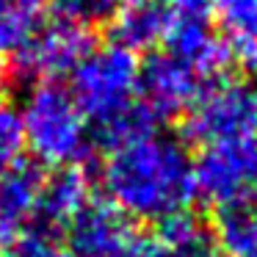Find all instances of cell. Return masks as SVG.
I'll list each match as a JSON object with an SVG mask.
<instances>
[{
  "mask_svg": "<svg viewBox=\"0 0 257 257\" xmlns=\"http://www.w3.org/2000/svg\"><path fill=\"white\" fill-rule=\"evenodd\" d=\"M116 42L127 50H141L155 42H163V34L169 28L172 12L155 6H141V3H124V9L116 12Z\"/></svg>",
  "mask_w": 257,
  "mask_h": 257,
  "instance_id": "4fadbf2b",
  "label": "cell"
},
{
  "mask_svg": "<svg viewBox=\"0 0 257 257\" xmlns=\"http://www.w3.org/2000/svg\"><path fill=\"white\" fill-rule=\"evenodd\" d=\"M139 58L133 50L122 47L119 42L89 50L80 64L72 69V94L75 105L86 119L102 127L122 116L136 105L139 94Z\"/></svg>",
  "mask_w": 257,
  "mask_h": 257,
  "instance_id": "3957f363",
  "label": "cell"
},
{
  "mask_svg": "<svg viewBox=\"0 0 257 257\" xmlns=\"http://www.w3.org/2000/svg\"><path fill=\"white\" fill-rule=\"evenodd\" d=\"M25 144L45 163L69 169L89 152V122L58 83H36L23 102Z\"/></svg>",
  "mask_w": 257,
  "mask_h": 257,
  "instance_id": "7a4b0ae2",
  "label": "cell"
},
{
  "mask_svg": "<svg viewBox=\"0 0 257 257\" xmlns=\"http://www.w3.org/2000/svg\"><path fill=\"white\" fill-rule=\"evenodd\" d=\"M69 257H97L130 243L136 229L116 205L105 199H89L69 224Z\"/></svg>",
  "mask_w": 257,
  "mask_h": 257,
  "instance_id": "ba28073f",
  "label": "cell"
},
{
  "mask_svg": "<svg viewBox=\"0 0 257 257\" xmlns=\"http://www.w3.org/2000/svg\"><path fill=\"white\" fill-rule=\"evenodd\" d=\"M47 0H0V58L17 56L42 28Z\"/></svg>",
  "mask_w": 257,
  "mask_h": 257,
  "instance_id": "5bb4252c",
  "label": "cell"
},
{
  "mask_svg": "<svg viewBox=\"0 0 257 257\" xmlns=\"http://www.w3.org/2000/svg\"><path fill=\"white\" fill-rule=\"evenodd\" d=\"M42 185V169L28 161H20L12 172L0 177V229H17L34 218Z\"/></svg>",
  "mask_w": 257,
  "mask_h": 257,
  "instance_id": "30bf717a",
  "label": "cell"
},
{
  "mask_svg": "<svg viewBox=\"0 0 257 257\" xmlns=\"http://www.w3.org/2000/svg\"><path fill=\"white\" fill-rule=\"evenodd\" d=\"M97 257H152V243H147L141 235H136L130 243L119 246V249H111L105 254H97Z\"/></svg>",
  "mask_w": 257,
  "mask_h": 257,
  "instance_id": "d6986e66",
  "label": "cell"
},
{
  "mask_svg": "<svg viewBox=\"0 0 257 257\" xmlns=\"http://www.w3.org/2000/svg\"><path fill=\"white\" fill-rule=\"evenodd\" d=\"M155 246L166 257H210V238L191 210L161 221Z\"/></svg>",
  "mask_w": 257,
  "mask_h": 257,
  "instance_id": "9a60e30c",
  "label": "cell"
},
{
  "mask_svg": "<svg viewBox=\"0 0 257 257\" xmlns=\"http://www.w3.org/2000/svg\"><path fill=\"white\" fill-rule=\"evenodd\" d=\"M89 202V185L86 177L78 169H58L53 177H45L39 194V205H36L34 218L39 221V232L69 227L80 210Z\"/></svg>",
  "mask_w": 257,
  "mask_h": 257,
  "instance_id": "9c48e42d",
  "label": "cell"
},
{
  "mask_svg": "<svg viewBox=\"0 0 257 257\" xmlns=\"http://www.w3.org/2000/svg\"><path fill=\"white\" fill-rule=\"evenodd\" d=\"M3 254H6V251H3V238H0V257H3Z\"/></svg>",
  "mask_w": 257,
  "mask_h": 257,
  "instance_id": "7402d4cb",
  "label": "cell"
},
{
  "mask_svg": "<svg viewBox=\"0 0 257 257\" xmlns=\"http://www.w3.org/2000/svg\"><path fill=\"white\" fill-rule=\"evenodd\" d=\"M86 53H89V31L53 20L42 25L34 39L17 53V64L20 72L34 75L42 83H53L56 78L72 72Z\"/></svg>",
  "mask_w": 257,
  "mask_h": 257,
  "instance_id": "52a82bcc",
  "label": "cell"
},
{
  "mask_svg": "<svg viewBox=\"0 0 257 257\" xmlns=\"http://www.w3.org/2000/svg\"><path fill=\"white\" fill-rule=\"evenodd\" d=\"M196 194H205L210 202H254L257 196V136L227 144L205 147L202 158L194 163Z\"/></svg>",
  "mask_w": 257,
  "mask_h": 257,
  "instance_id": "5b68a950",
  "label": "cell"
},
{
  "mask_svg": "<svg viewBox=\"0 0 257 257\" xmlns=\"http://www.w3.org/2000/svg\"><path fill=\"white\" fill-rule=\"evenodd\" d=\"M122 0H50V12L58 23L86 28L116 17Z\"/></svg>",
  "mask_w": 257,
  "mask_h": 257,
  "instance_id": "2e32d148",
  "label": "cell"
},
{
  "mask_svg": "<svg viewBox=\"0 0 257 257\" xmlns=\"http://www.w3.org/2000/svg\"><path fill=\"white\" fill-rule=\"evenodd\" d=\"M152 257H166V254H163V251H161V249H158V246H155V243H152Z\"/></svg>",
  "mask_w": 257,
  "mask_h": 257,
  "instance_id": "44dd1931",
  "label": "cell"
},
{
  "mask_svg": "<svg viewBox=\"0 0 257 257\" xmlns=\"http://www.w3.org/2000/svg\"><path fill=\"white\" fill-rule=\"evenodd\" d=\"M3 257H69V251L47 232H25L12 243V249Z\"/></svg>",
  "mask_w": 257,
  "mask_h": 257,
  "instance_id": "ac0fdd59",
  "label": "cell"
},
{
  "mask_svg": "<svg viewBox=\"0 0 257 257\" xmlns=\"http://www.w3.org/2000/svg\"><path fill=\"white\" fill-rule=\"evenodd\" d=\"M102 183L111 205L127 218L158 224L185 213L196 199V172L185 144L158 130L113 147L102 166Z\"/></svg>",
  "mask_w": 257,
  "mask_h": 257,
  "instance_id": "6da1fadb",
  "label": "cell"
},
{
  "mask_svg": "<svg viewBox=\"0 0 257 257\" xmlns=\"http://www.w3.org/2000/svg\"><path fill=\"white\" fill-rule=\"evenodd\" d=\"M205 86L207 83L194 69L163 50L152 53L139 69V91L144 97L141 105L155 119L172 116V113L191 108V102L199 97V91Z\"/></svg>",
  "mask_w": 257,
  "mask_h": 257,
  "instance_id": "8992f818",
  "label": "cell"
},
{
  "mask_svg": "<svg viewBox=\"0 0 257 257\" xmlns=\"http://www.w3.org/2000/svg\"><path fill=\"white\" fill-rule=\"evenodd\" d=\"M23 150H25V133H23L20 108L0 100V177L9 174L20 163Z\"/></svg>",
  "mask_w": 257,
  "mask_h": 257,
  "instance_id": "e0dca14e",
  "label": "cell"
},
{
  "mask_svg": "<svg viewBox=\"0 0 257 257\" xmlns=\"http://www.w3.org/2000/svg\"><path fill=\"white\" fill-rule=\"evenodd\" d=\"M216 240L227 257H257V205L232 202L216 213Z\"/></svg>",
  "mask_w": 257,
  "mask_h": 257,
  "instance_id": "7c38bea8",
  "label": "cell"
},
{
  "mask_svg": "<svg viewBox=\"0 0 257 257\" xmlns=\"http://www.w3.org/2000/svg\"><path fill=\"white\" fill-rule=\"evenodd\" d=\"M124 3H141V6H155V9H166V12H174L180 3L185 0H124Z\"/></svg>",
  "mask_w": 257,
  "mask_h": 257,
  "instance_id": "ffe728a7",
  "label": "cell"
},
{
  "mask_svg": "<svg viewBox=\"0 0 257 257\" xmlns=\"http://www.w3.org/2000/svg\"><path fill=\"white\" fill-rule=\"evenodd\" d=\"M229 56L257 67V0H207Z\"/></svg>",
  "mask_w": 257,
  "mask_h": 257,
  "instance_id": "8fae6325",
  "label": "cell"
},
{
  "mask_svg": "<svg viewBox=\"0 0 257 257\" xmlns=\"http://www.w3.org/2000/svg\"><path fill=\"white\" fill-rule=\"evenodd\" d=\"M185 133L205 147L257 136V86L235 78L207 83L188 108Z\"/></svg>",
  "mask_w": 257,
  "mask_h": 257,
  "instance_id": "277c9868",
  "label": "cell"
}]
</instances>
